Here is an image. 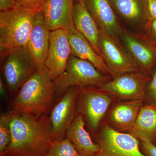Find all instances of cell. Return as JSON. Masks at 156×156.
<instances>
[{
  "mask_svg": "<svg viewBox=\"0 0 156 156\" xmlns=\"http://www.w3.org/2000/svg\"><path fill=\"white\" fill-rule=\"evenodd\" d=\"M11 118V140L5 156H47L52 140L49 117L13 110Z\"/></svg>",
  "mask_w": 156,
  "mask_h": 156,
  "instance_id": "6da1fadb",
  "label": "cell"
},
{
  "mask_svg": "<svg viewBox=\"0 0 156 156\" xmlns=\"http://www.w3.org/2000/svg\"><path fill=\"white\" fill-rule=\"evenodd\" d=\"M54 96L53 82L45 71H37L19 89L12 105L15 111L38 116L48 115Z\"/></svg>",
  "mask_w": 156,
  "mask_h": 156,
  "instance_id": "7a4b0ae2",
  "label": "cell"
},
{
  "mask_svg": "<svg viewBox=\"0 0 156 156\" xmlns=\"http://www.w3.org/2000/svg\"><path fill=\"white\" fill-rule=\"evenodd\" d=\"M38 11L15 8L0 12V57L27 48Z\"/></svg>",
  "mask_w": 156,
  "mask_h": 156,
  "instance_id": "3957f363",
  "label": "cell"
},
{
  "mask_svg": "<svg viewBox=\"0 0 156 156\" xmlns=\"http://www.w3.org/2000/svg\"><path fill=\"white\" fill-rule=\"evenodd\" d=\"M91 62L71 54L65 71L53 82L56 96H61L72 87H99L110 80Z\"/></svg>",
  "mask_w": 156,
  "mask_h": 156,
  "instance_id": "277c9868",
  "label": "cell"
},
{
  "mask_svg": "<svg viewBox=\"0 0 156 156\" xmlns=\"http://www.w3.org/2000/svg\"><path fill=\"white\" fill-rule=\"evenodd\" d=\"M1 69L10 94L17 93L37 71L35 63L27 48L10 51L1 58Z\"/></svg>",
  "mask_w": 156,
  "mask_h": 156,
  "instance_id": "5b68a950",
  "label": "cell"
},
{
  "mask_svg": "<svg viewBox=\"0 0 156 156\" xmlns=\"http://www.w3.org/2000/svg\"><path fill=\"white\" fill-rule=\"evenodd\" d=\"M95 140L99 148L93 156H147L141 150L139 140L108 124H103L95 134Z\"/></svg>",
  "mask_w": 156,
  "mask_h": 156,
  "instance_id": "8992f818",
  "label": "cell"
},
{
  "mask_svg": "<svg viewBox=\"0 0 156 156\" xmlns=\"http://www.w3.org/2000/svg\"><path fill=\"white\" fill-rule=\"evenodd\" d=\"M112 96L97 87L79 88L77 114L82 115L95 133L112 101Z\"/></svg>",
  "mask_w": 156,
  "mask_h": 156,
  "instance_id": "52a82bcc",
  "label": "cell"
},
{
  "mask_svg": "<svg viewBox=\"0 0 156 156\" xmlns=\"http://www.w3.org/2000/svg\"><path fill=\"white\" fill-rule=\"evenodd\" d=\"M151 76L141 71L121 74L97 87L113 97L125 100H144L146 89Z\"/></svg>",
  "mask_w": 156,
  "mask_h": 156,
  "instance_id": "ba28073f",
  "label": "cell"
},
{
  "mask_svg": "<svg viewBox=\"0 0 156 156\" xmlns=\"http://www.w3.org/2000/svg\"><path fill=\"white\" fill-rule=\"evenodd\" d=\"M79 88H69L51 109L49 116L52 141L64 138L67 129L75 118Z\"/></svg>",
  "mask_w": 156,
  "mask_h": 156,
  "instance_id": "9c48e42d",
  "label": "cell"
},
{
  "mask_svg": "<svg viewBox=\"0 0 156 156\" xmlns=\"http://www.w3.org/2000/svg\"><path fill=\"white\" fill-rule=\"evenodd\" d=\"M101 56L110 71L113 78L124 73L140 70L126 49L112 37L99 29Z\"/></svg>",
  "mask_w": 156,
  "mask_h": 156,
  "instance_id": "30bf717a",
  "label": "cell"
},
{
  "mask_svg": "<svg viewBox=\"0 0 156 156\" xmlns=\"http://www.w3.org/2000/svg\"><path fill=\"white\" fill-rule=\"evenodd\" d=\"M71 54L67 32L62 29L50 31V45L44 70L52 82L64 72Z\"/></svg>",
  "mask_w": 156,
  "mask_h": 156,
  "instance_id": "8fae6325",
  "label": "cell"
},
{
  "mask_svg": "<svg viewBox=\"0 0 156 156\" xmlns=\"http://www.w3.org/2000/svg\"><path fill=\"white\" fill-rule=\"evenodd\" d=\"M120 38L125 49L144 72L150 74L156 65V48L147 37L123 30Z\"/></svg>",
  "mask_w": 156,
  "mask_h": 156,
  "instance_id": "7c38bea8",
  "label": "cell"
},
{
  "mask_svg": "<svg viewBox=\"0 0 156 156\" xmlns=\"http://www.w3.org/2000/svg\"><path fill=\"white\" fill-rule=\"evenodd\" d=\"M74 0H48L41 11L46 26L51 31L76 29L73 18Z\"/></svg>",
  "mask_w": 156,
  "mask_h": 156,
  "instance_id": "4fadbf2b",
  "label": "cell"
},
{
  "mask_svg": "<svg viewBox=\"0 0 156 156\" xmlns=\"http://www.w3.org/2000/svg\"><path fill=\"white\" fill-rule=\"evenodd\" d=\"M50 31L45 24L42 11H38L27 49L35 63L37 70L40 72L45 71V62L50 45Z\"/></svg>",
  "mask_w": 156,
  "mask_h": 156,
  "instance_id": "5bb4252c",
  "label": "cell"
},
{
  "mask_svg": "<svg viewBox=\"0 0 156 156\" xmlns=\"http://www.w3.org/2000/svg\"><path fill=\"white\" fill-rule=\"evenodd\" d=\"M99 29L119 42L123 30L108 0H84Z\"/></svg>",
  "mask_w": 156,
  "mask_h": 156,
  "instance_id": "9a60e30c",
  "label": "cell"
},
{
  "mask_svg": "<svg viewBox=\"0 0 156 156\" xmlns=\"http://www.w3.org/2000/svg\"><path fill=\"white\" fill-rule=\"evenodd\" d=\"M73 18L76 29L83 35L100 55L99 28L88 11L84 0H74Z\"/></svg>",
  "mask_w": 156,
  "mask_h": 156,
  "instance_id": "2e32d148",
  "label": "cell"
},
{
  "mask_svg": "<svg viewBox=\"0 0 156 156\" xmlns=\"http://www.w3.org/2000/svg\"><path fill=\"white\" fill-rule=\"evenodd\" d=\"M144 100H126L117 104L111 110L108 119L115 130L129 131L134 126Z\"/></svg>",
  "mask_w": 156,
  "mask_h": 156,
  "instance_id": "e0dca14e",
  "label": "cell"
},
{
  "mask_svg": "<svg viewBox=\"0 0 156 156\" xmlns=\"http://www.w3.org/2000/svg\"><path fill=\"white\" fill-rule=\"evenodd\" d=\"M67 33L72 54L89 61L104 74L111 76L110 71L102 56L96 53L82 34L76 29Z\"/></svg>",
  "mask_w": 156,
  "mask_h": 156,
  "instance_id": "ac0fdd59",
  "label": "cell"
},
{
  "mask_svg": "<svg viewBox=\"0 0 156 156\" xmlns=\"http://www.w3.org/2000/svg\"><path fill=\"white\" fill-rule=\"evenodd\" d=\"M85 126L83 117L77 114L67 129L66 136L82 155L93 156L99 150V146L92 141Z\"/></svg>",
  "mask_w": 156,
  "mask_h": 156,
  "instance_id": "d6986e66",
  "label": "cell"
},
{
  "mask_svg": "<svg viewBox=\"0 0 156 156\" xmlns=\"http://www.w3.org/2000/svg\"><path fill=\"white\" fill-rule=\"evenodd\" d=\"M129 134L138 140L144 138L156 146V105H143Z\"/></svg>",
  "mask_w": 156,
  "mask_h": 156,
  "instance_id": "ffe728a7",
  "label": "cell"
},
{
  "mask_svg": "<svg viewBox=\"0 0 156 156\" xmlns=\"http://www.w3.org/2000/svg\"><path fill=\"white\" fill-rule=\"evenodd\" d=\"M120 14L131 22L138 21L141 15V10L138 0H112Z\"/></svg>",
  "mask_w": 156,
  "mask_h": 156,
  "instance_id": "44dd1931",
  "label": "cell"
},
{
  "mask_svg": "<svg viewBox=\"0 0 156 156\" xmlns=\"http://www.w3.org/2000/svg\"><path fill=\"white\" fill-rule=\"evenodd\" d=\"M47 156H83L67 138L51 141Z\"/></svg>",
  "mask_w": 156,
  "mask_h": 156,
  "instance_id": "7402d4cb",
  "label": "cell"
},
{
  "mask_svg": "<svg viewBox=\"0 0 156 156\" xmlns=\"http://www.w3.org/2000/svg\"><path fill=\"white\" fill-rule=\"evenodd\" d=\"M11 140V118L9 112L0 116V154L5 152Z\"/></svg>",
  "mask_w": 156,
  "mask_h": 156,
  "instance_id": "603a6c76",
  "label": "cell"
},
{
  "mask_svg": "<svg viewBox=\"0 0 156 156\" xmlns=\"http://www.w3.org/2000/svg\"><path fill=\"white\" fill-rule=\"evenodd\" d=\"M48 0H15V8H21L34 10L41 11Z\"/></svg>",
  "mask_w": 156,
  "mask_h": 156,
  "instance_id": "cb8c5ba5",
  "label": "cell"
},
{
  "mask_svg": "<svg viewBox=\"0 0 156 156\" xmlns=\"http://www.w3.org/2000/svg\"><path fill=\"white\" fill-rule=\"evenodd\" d=\"M146 89L145 99L148 104L156 105V65Z\"/></svg>",
  "mask_w": 156,
  "mask_h": 156,
  "instance_id": "d4e9b609",
  "label": "cell"
},
{
  "mask_svg": "<svg viewBox=\"0 0 156 156\" xmlns=\"http://www.w3.org/2000/svg\"><path fill=\"white\" fill-rule=\"evenodd\" d=\"M139 140L141 150L146 156H156V146L144 138Z\"/></svg>",
  "mask_w": 156,
  "mask_h": 156,
  "instance_id": "484cf974",
  "label": "cell"
},
{
  "mask_svg": "<svg viewBox=\"0 0 156 156\" xmlns=\"http://www.w3.org/2000/svg\"><path fill=\"white\" fill-rule=\"evenodd\" d=\"M147 36L154 44L156 43V19H149L146 23Z\"/></svg>",
  "mask_w": 156,
  "mask_h": 156,
  "instance_id": "4316f807",
  "label": "cell"
},
{
  "mask_svg": "<svg viewBox=\"0 0 156 156\" xmlns=\"http://www.w3.org/2000/svg\"><path fill=\"white\" fill-rule=\"evenodd\" d=\"M149 19H156V0H147Z\"/></svg>",
  "mask_w": 156,
  "mask_h": 156,
  "instance_id": "83f0119b",
  "label": "cell"
},
{
  "mask_svg": "<svg viewBox=\"0 0 156 156\" xmlns=\"http://www.w3.org/2000/svg\"><path fill=\"white\" fill-rule=\"evenodd\" d=\"M15 5V0H0V11L14 9Z\"/></svg>",
  "mask_w": 156,
  "mask_h": 156,
  "instance_id": "f1b7e54d",
  "label": "cell"
},
{
  "mask_svg": "<svg viewBox=\"0 0 156 156\" xmlns=\"http://www.w3.org/2000/svg\"><path fill=\"white\" fill-rule=\"evenodd\" d=\"M0 94L2 97L5 96L7 94L5 84L1 78L0 79Z\"/></svg>",
  "mask_w": 156,
  "mask_h": 156,
  "instance_id": "f546056e",
  "label": "cell"
},
{
  "mask_svg": "<svg viewBox=\"0 0 156 156\" xmlns=\"http://www.w3.org/2000/svg\"><path fill=\"white\" fill-rule=\"evenodd\" d=\"M0 156H5L3 155H0Z\"/></svg>",
  "mask_w": 156,
  "mask_h": 156,
  "instance_id": "4dcf8cb0",
  "label": "cell"
},
{
  "mask_svg": "<svg viewBox=\"0 0 156 156\" xmlns=\"http://www.w3.org/2000/svg\"><path fill=\"white\" fill-rule=\"evenodd\" d=\"M154 44L155 46V47L156 48V44Z\"/></svg>",
  "mask_w": 156,
  "mask_h": 156,
  "instance_id": "1f68e13d",
  "label": "cell"
}]
</instances>
